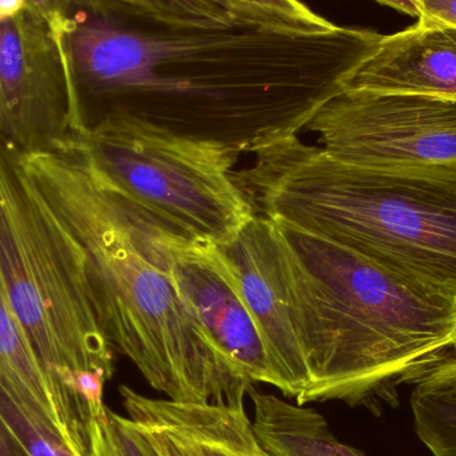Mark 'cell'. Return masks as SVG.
I'll list each match as a JSON object with an SVG mask.
<instances>
[{
    "instance_id": "6da1fadb",
    "label": "cell",
    "mask_w": 456,
    "mask_h": 456,
    "mask_svg": "<svg viewBox=\"0 0 456 456\" xmlns=\"http://www.w3.org/2000/svg\"><path fill=\"white\" fill-rule=\"evenodd\" d=\"M53 29L77 134L126 114L241 154L305 130L382 37L175 26L112 0H72Z\"/></svg>"
},
{
    "instance_id": "7a4b0ae2",
    "label": "cell",
    "mask_w": 456,
    "mask_h": 456,
    "mask_svg": "<svg viewBox=\"0 0 456 456\" xmlns=\"http://www.w3.org/2000/svg\"><path fill=\"white\" fill-rule=\"evenodd\" d=\"M20 160L43 205L82 252L94 308L114 350L166 399L243 404L254 383L219 355L174 286L166 249L171 228L117 194L72 147Z\"/></svg>"
},
{
    "instance_id": "3957f363",
    "label": "cell",
    "mask_w": 456,
    "mask_h": 456,
    "mask_svg": "<svg viewBox=\"0 0 456 456\" xmlns=\"http://www.w3.org/2000/svg\"><path fill=\"white\" fill-rule=\"evenodd\" d=\"M273 222L302 265L318 315L310 386L297 404L339 401L380 414L398 406L402 386L455 363V295Z\"/></svg>"
},
{
    "instance_id": "277c9868",
    "label": "cell",
    "mask_w": 456,
    "mask_h": 456,
    "mask_svg": "<svg viewBox=\"0 0 456 456\" xmlns=\"http://www.w3.org/2000/svg\"><path fill=\"white\" fill-rule=\"evenodd\" d=\"M252 157L235 178L256 216L456 297L455 168L358 167L297 135Z\"/></svg>"
},
{
    "instance_id": "5b68a950",
    "label": "cell",
    "mask_w": 456,
    "mask_h": 456,
    "mask_svg": "<svg viewBox=\"0 0 456 456\" xmlns=\"http://www.w3.org/2000/svg\"><path fill=\"white\" fill-rule=\"evenodd\" d=\"M0 284L50 380L64 438L86 447L80 375H114V347L94 308L82 252L35 191L20 154L0 136Z\"/></svg>"
},
{
    "instance_id": "8992f818",
    "label": "cell",
    "mask_w": 456,
    "mask_h": 456,
    "mask_svg": "<svg viewBox=\"0 0 456 456\" xmlns=\"http://www.w3.org/2000/svg\"><path fill=\"white\" fill-rule=\"evenodd\" d=\"M67 146L130 205L186 238L222 246L256 216L235 178L241 152L226 144L107 114Z\"/></svg>"
},
{
    "instance_id": "52a82bcc",
    "label": "cell",
    "mask_w": 456,
    "mask_h": 456,
    "mask_svg": "<svg viewBox=\"0 0 456 456\" xmlns=\"http://www.w3.org/2000/svg\"><path fill=\"white\" fill-rule=\"evenodd\" d=\"M305 130L339 162L366 168H455L456 103L406 94L343 90Z\"/></svg>"
},
{
    "instance_id": "ba28073f",
    "label": "cell",
    "mask_w": 456,
    "mask_h": 456,
    "mask_svg": "<svg viewBox=\"0 0 456 456\" xmlns=\"http://www.w3.org/2000/svg\"><path fill=\"white\" fill-rule=\"evenodd\" d=\"M77 135L55 29L23 2L0 11V136L34 155L63 151Z\"/></svg>"
},
{
    "instance_id": "9c48e42d",
    "label": "cell",
    "mask_w": 456,
    "mask_h": 456,
    "mask_svg": "<svg viewBox=\"0 0 456 456\" xmlns=\"http://www.w3.org/2000/svg\"><path fill=\"white\" fill-rule=\"evenodd\" d=\"M216 247L259 330L273 387L297 401L310 386V372L289 251L278 227L255 216L233 240Z\"/></svg>"
},
{
    "instance_id": "30bf717a",
    "label": "cell",
    "mask_w": 456,
    "mask_h": 456,
    "mask_svg": "<svg viewBox=\"0 0 456 456\" xmlns=\"http://www.w3.org/2000/svg\"><path fill=\"white\" fill-rule=\"evenodd\" d=\"M168 273L213 347L249 382L273 386L265 343L216 244L166 235Z\"/></svg>"
},
{
    "instance_id": "8fae6325",
    "label": "cell",
    "mask_w": 456,
    "mask_h": 456,
    "mask_svg": "<svg viewBox=\"0 0 456 456\" xmlns=\"http://www.w3.org/2000/svg\"><path fill=\"white\" fill-rule=\"evenodd\" d=\"M343 90L430 96L456 103V28L418 20L382 35Z\"/></svg>"
},
{
    "instance_id": "7c38bea8",
    "label": "cell",
    "mask_w": 456,
    "mask_h": 456,
    "mask_svg": "<svg viewBox=\"0 0 456 456\" xmlns=\"http://www.w3.org/2000/svg\"><path fill=\"white\" fill-rule=\"evenodd\" d=\"M128 418L167 436L189 456H271L263 449L243 404L179 403L120 386Z\"/></svg>"
},
{
    "instance_id": "4fadbf2b",
    "label": "cell",
    "mask_w": 456,
    "mask_h": 456,
    "mask_svg": "<svg viewBox=\"0 0 456 456\" xmlns=\"http://www.w3.org/2000/svg\"><path fill=\"white\" fill-rule=\"evenodd\" d=\"M252 428L271 456H366L338 441L316 410L251 388Z\"/></svg>"
},
{
    "instance_id": "5bb4252c",
    "label": "cell",
    "mask_w": 456,
    "mask_h": 456,
    "mask_svg": "<svg viewBox=\"0 0 456 456\" xmlns=\"http://www.w3.org/2000/svg\"><path fill=\"white\" fill-rule=\"evenodd\" d=\"M0 385L64 442L50 380L0 284ZM67 444V442H66ZM69 446V444H67Z\"/></svg>"
},
{
    "instance_id": "9a60e30c",
    "label": "cell",
    "mask_w": 456,
    "mask_h": 456,
    "mask_svg": "<svg viewBox=\"0 0 456 456\" xmlns=\"http://www.w3.org/2000/svg\"><path fill=\"white\" fill-rule=\"evenodd\" d=\"M414 428L433 456H456V362L414 386Z\"/></svg>"
},
{
    "instance_id": "2e32d148",
    "label": "cell",
    "mask_w": 456,
    "mask_h": 456,
    "mask_svg": "<svg viewBox=\"0 0 456 456\" xmlns=\"http://www.w3.org/2000/svg\"><path fill=\"white\" fill-rule=\"evenodd\" d=\"M240 23L289 32H323L337 24L314 12L300 0H216Z\"/></svg>"
},
{
    "instance_id": "e0dca14e",
    "label": "cell",
    "mask_w": 456,
    "mask_h": 456,
    "mask_svg": "<svg viewBox=\"0 0 456 456\" xmlns=\"http://www.w3.org/2000/svg\"><path fill=\"white\" fill-rule=\"evenodd\" d=\"M88 456H160L141 426L103 404L91 410Z\"/></svg>"
},
{
    "instance_id": "ac0fdd59",
    "label": "cell",
    "mask_w": 456,
    "mask_h": 456,
    "mask_svg": "<svg viewBox=\"0 0 456 456\" xmlns=\"http://www.w3.org/2000/svg\"><path fill=\"white\" fill-rule=\"evenodd\" d=\"M128 10L175 26L227 27L233 23L216 0H114Z\"/></svg>"
},
{
    "instance_id": "d6986e66",
    "label": "cell",
    "mask_w": 456,
    "mask_h": 456,
    "mask_svg": "<svg viewBox=\"0 0 456 456\" xmlns=\"http://www.w3.org/2000/svg\"><path fill=\"white\" fill-rule=\"evenodd\" d=\"M0 415L29 456H77L66 442L0 385Z\"/></svg>"
},
{
    "instance_id": "ffe728a7",
    "label": "cell",
    "mask_w": 456,
    "mask_h": 456,
    "mask_svg": "<svg viewBox=\"0 0 456 456\" xmlns=\"http://www.w3.org/2000/svg\"><path fill=\"white\" fill-rule=\"evenodd\" d=\"M418 8V20L456 28V0H419Z\"/></svg>"
},
{
    "instance_id": "44dd1931",
    "label": "cell",
    "mask_w": 456,
    "mask_h": 456,
    "mask_svg": "<svg viewBox=\"0 0 456 456\" xmlns=\"http://www.w3.org/2000/svg\"><path fill=\"white\" fill-rule=\"evenodd\" d=\"M27 7L47 19L48 23L55 28L59 21L66 15L72 0H21Z\"/></svg>"
},
{
    "instance_id": "7402d4cb",
    "label": "cell",
    "mask_w": 456,
    "mask_h": 456,
    "mask_svg": "<svg viewBox=\"0 0 456 456\" xmlns=\"http://www.w3.org/2000/svg\"><path fill=\"white\" fill-rule=\"evenodd\" d=\"M0 456H29L18 436L3 419L2 415H0Z\"/></svg>"
},
{
    "instance_id": "603a6c76",
    "label": "cell",
    "mask_w": 456,
    "mask_h": 456,
    "mask_svg": "<svg viewBox=\"0 0 456 456\" xmlns=\"http://www.w3.org/2000/svg\"><path fill=\"white\" fill-rule=\"evenodd\" d=\"M141 428H143L144 433L147 434V436H149L150 441L154 444L160 456H189L178 444H174L167 436L160 433V431L155 430V428H143V426H141Z\"/></svg>"
},
{
    "instance_id": "cb8c5ba5",
    "label": "cell",
    "mask_w": 456,
    "mask_h": 456,
    "mask_svg": "<svg viewBox=\"0 0 456 456\" xmlns=\"http://www.w3.org/2000/svg\"><path fill=\"white\" fill-rule=\"evenodd\" d=\"M380 4L387 5V7L394 8L399 12L406 13V15L419 18V0H377Z\"/></svg>"
}]
</instances>
